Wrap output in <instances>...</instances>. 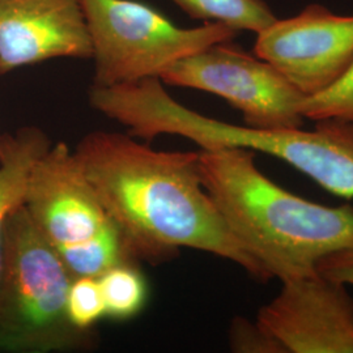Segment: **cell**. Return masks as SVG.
I'll use <instances>...</instances> for the list:
<instances>
[{
	"label": "cell",
	"instance_id": "7c38bea8",
	"mask_svg": "<svg viewBox=\"0 0 353 353\" xmlns=\"http://www.w3.org/2000/svg\"><path fill=\"white\" fill-rule=\"evenodd\" d=\"M191 19L224 24L236 32L259 33L276 16L263 0H172Z\"/></svg>",
	"mask_w": 353,
	"mask_h": 353
},
{
	"label": "cell",
	"instance_id": "9c48e42d",
	"mask_svg": "<svg viewBox=\"0 0 353 353\" xmlns=\"http://www.w3.org/2000/svg\"><path fill=\"white\" fill-rule=\"evenodd\" d=\"M281 284L256 322L284 353H353V299L345 284L319 272Z\"/></svg>",
	"mask_w": 353,
	"mask_h": 353
},
{
	"label": "cell",
	"instance_id": "8992f818",
	"mask_svg": "<svg viewBox=\"0 0 353 353\" xmlns=\"http://www.w3.org/2000/svg\"><path fill=\"white\" fill-rule=\"evenodd\" d=\"M80 4L92 42L93 85L97 87L160 77L169 65L239 34L217 23L178 28L135 0H80Z\"/></svg>",
	"mask_w": 353,
	"mask_h": 353
},
{
	"label": "cell",
	"instance_id": "8fae6325",
	"mask_svg": "<svg viewBox=\"0 0 353 353\" xmlns=\"http://www.w3.org/2000/svg\"><path fill=\"white\" fill-rule=\"evenodd\" d=\"M50 147V139L38 127H23L0 137V265L7 220L24 204L30 170Z\"/></svg>",
	"mask_w": 353,
	"mask_h": 353
},
{
	"label": "cell",
	"instance_id": "ba28073f",
	"mask_svg": "<svg viewBox=\"0 0 353 353\" xmlns=\"http://www.w3.org/2000/svg\"><path fill=\"white\" fill-rule=\"evenodd\" d=\"M254 54L272 64L306 97L334 85L353 63V16L310 4L256 34Z\"/></svg>",
	"mask_w": 353,
	"mask_h": 353
},
{
	"label": "cell",
	"instance_id": "4fadbf2b",
	"mask_svg": "<svg viewBox=\"0 0 353 353\" xmlns=\"http://www.w3.org/2000/svg\"><path fill=\"white\" fill-rule=\"evenodd\" d=\"M106 316L126 321L138 316L147 301V281L138 265H114L99 278Z\"/></svg>",
	"mask_w": 353,
	"mask_h": 353
},
{
	"label": "cell",
	"instance_id": "5bb4252c",
	"mask_svg": "<svg viewBox=\"0 0 353 353\" xmlns=\"http://www.w3.org/2000/svg\"><path fill=\"white\" fill-rule=\"evenodd\" d=\"M305 119H339L353 123V63L330 88L305 99Z\"/></svg>",
	"mask_w": 353,
	"mask_h": 353
},
{
	"label": "cell",
	"instance_id": "7a4b0ae2",
	"mask_svg": "<svg viewBox=\"0 0 353 353\" xmlns=\"http://www.w3.org/2000/svg\"><path fill=\"white\" fill-rule=\"evenodd\" d=\"M203 186L241 248L268 280L314 275L321 259L353 246V207L310 202L283 189L255 164V152H199Z\"/></svg>",
	"mask_w": 353,
	"mask_h": 353
},
{
	"label": "cell",
	"instance_id": "5b68a950",
	"mask_svg": "<svg viewBox=\"0 0 353 353\" xmlns=\"http://www.w3.org/2000/svg\"><path fill=\"white\" fill-rule=\"evenodd\" d=\"M24 205L74 279L139 263L63 141L33 165Z\"/></svg>",
	"mask_w": 353,
	"mask_h": 353
},
{
	"label": "cell",
	"instance_id": "30bf717a",
	"mask_svg": "<svg viewBox=\"0 0 353 353\" xmlns=\"http://www.w3.org/2000/svg\"><path fill=\"white\" fill-rule=\"evenodd\" d=\"M54 58H92L80 0H0V76Z\"/></svg>",
	"mask_w": 353,
	"mask_h": 353
},
{
	"label": "cell",
	"instance_id": "277c9868",
	"mask_svg": "<svg viewBox=\"0 0 353 353\" xmlns=\"http://www.w3.org/2000/svg\"><path fill=\"white\" fill-rule=\"evenodd\" d=\"M74 276L42 237L26 205L10 214L0 265V352L89 351L99 334L67 310Z\"/></svg>",
	"mask_w": 353,
	"mask_h": 353
},
{
	"label": "cell",
	"instance_id": "6da1fadb",
	"mask_svg": "<svg viewBox=\"0 0 353 353\" xmlns=\"http://www.w3.org/2000/svg\"><path fill=\"white\" fill-rule=\"evenodd\" d=\"M74 154L138 261L164 262L189 248L268 280L204 189L199 152L156 151L131 135L93 131Z\"/></svg>",
	"mask_w": 353,
	"mask_h": 353
},
{
	"label": "cell",
	"instance_id": "2e32d148",
	"mask_svg": "<svg viewBox=\"0 0 353 353\" xmlns=\"http://www.w3.org/2000/svg\"><path fill=\"white\" fill-rule=\"evenodd\" d=\"M229 347L236 353H284L283 347L256 321L236 316L229 328Z\"/></svg>",
	"mask_w": 353,
	"mask_h": 353
},
{
	"label": "cell",
	"instance_id": "9a60e30c",
	"mask_svg": "<svg viewBox=\"0 0 353 353\" xmlns=\"http://www.w3.org/2000/svg\"><path fill=\"white\" fill-rule=\"evenodd\" d=\"M67 310L76 327L90 330L106 316L99 278L80 276L72 280L68 296Z\"/></svg>",
	"mask_w": 353,
	"mask_h": 353
},
{
	"label": "cell",
	"instance_id": "e0dca14e",
	"mask_svg": "<svg viewBox=\"0 0 353 353\" xmlns=\"http://www.w3.org/2000/svg\"><path fill=\"white\" fill-rule=\"evenodd\" d=\"M316 271L345 285H353V246L331 252L319 261Z\"/></svg>",
	"mask_w": 353,
	"mask_h": 353
},
{
	"label": "cell",
	"instance_id": "52a82bcc",
	"mask_svg": "<svg viewBox=\"0 0 353 353\" xmlns=\"http://www.w3.org/2000/svg\"><path fill=\"white\" fill-rule=\"evenodd\" d=\"M163 84L199 89L224 99L240 110L245 126L292 130L305 123L301 90L272 64L232 41L217 42L169 65Z\"/></svg>",
	"mask_w": 353,
	"mask_h": 353
},
{
	"label": "cell",
	"instance_id": "3957f363",
	"mask_svg": "<svg viewBox=\"0 0 353 353\" xmlns=\"http://www.w3.org/2000/svg\"><path fill=\"white\" fill-rule=\"evenodd\" d=\"M109 119L130 135L153 140L179 135L202 151L245 148L274 156L312 178L321 188L353 199V123L316 121L314 130H255L236 126L190 110L176 102L159 77H147L110 89L103 102Z\"/></svg>",
	"mask_w": 353,
	"mask_h": 353
}]
</instances>
